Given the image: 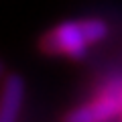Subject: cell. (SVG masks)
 <instances>
[{"label":"cell","instance_id":"1","mask_svg":"<svg viewBox=\"0 0 122 122\" xmlns=\"http://www.w3.org/2000/svg\"><path fill=\"white\" fill-rule=\"evenodd\" d=\"M108 37V25L102 18L65 20L49 29L39 41V47L47 55L81 59L92 45Z\"/></svg>","mask_w":122,"mask_h":122},{"label":"cell","instance_id":"5","mask_svg":"<svg viewBox=\"0 0 122 122\" xmlns=\"http://www.w3.org/2000/svg\"><path fill=\"white\" fill-rule=\"evenodd\" d=\"M4 77V63H2V61H0V79Z\"/></svg>","mask_w":122,"mask_h":122},{"label":"cell","instance_id":"4","mask_svg":"<svg viewBox=\"0 0 122 122\" xmlns=\"http://www.w3.org/2000/svg\"><path fill=\"white\" fill-rule=\"evenodd\" d=\"M116 102H118V114L116 116H118V120L122 122V86L116 90Z\"/></svg>","mask_w":122,"mask_h":122},{"label":"cell","instance_id":"3","mask_svg":"<svg viewBox=\"0 0 122 122\" xmlns=\"http://www.w3.org/2000/svg\"><path fill=\"white\" fill-rule=\"evenodd\" d=\"M25 102V79L16 73L2 77L0 87V122H18Z\"/></svg>","mask_w":122,"mask_h":122},{"label":"cell","instance_id":"2","mask_svg":"<svg viewBox=\"0 0 122 122\" xmlns=\"http://www.w3.org/2000/svg\"><path fill=\"white\" fill-rule=\"evenodd\" d=\"M118 114L116 92H106L102 96L94 98L92 102L69 110L63 122H110Z\"/></svg>","mask_w":122,"mask_h":122}]
</instances>
